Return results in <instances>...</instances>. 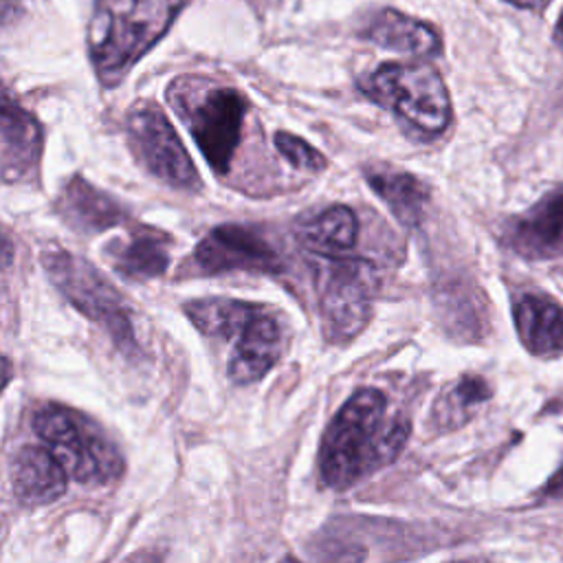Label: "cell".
I'll return each instance as SVG.
<instances>
[{
  "label": "cell",
  "mask_w": 563,
  "mask_h": 563,
  "mask_svg": "<svg viewBox=\"0 0 563 563\" xmlns=\"http://www.w3.org/2000/svg\"><path fill=\"white\" fill-rule=\"evenodd\" d=\"M409 435V420L387 413L383 391L358 389L325 427L319 446V471L330 488L343 490L389 464Z\"/></svg>",
  "instance_id": "cell-1"
},
{
  "label": "cell",
  "mask_w": 563,
  "mask_h": 563,
  "mask_svg": "<svg viewBox=\"0 0 563 563\" xmlns=\"http://www.w3.org/2000/svg\"><path fill=\"white\" fill-rule=\"evenodd\" d=\"M187 0H99L88 51L99 79L117 84L172 26Z\"/></svg>",
  "instance_id": "cell-2"
},
{
  "label": "cell",
  "mask_w": 563,
  "mask_h": 563,
  "mask_svg": "<svg viewBox=\"0 0 563 563\" xmlns=\"http://www.w3.org/2000/svg\"><path fill=\"white\" fill-rule=\"evenodd\" d=\"M33 429L59 457L75 482L103 486L123 475L125 462L117 444L79 411L62 405H46L35 411Z\"/></svg>",
  "instance_id": "cell-3"
},
{
  "label": "cell",
  "mask_w": 563,
  "mask_h": 563,
  "mask_svg": "<svg viewBox=\"0 0 563 563\" xmlns=\"http://www.w3.org/2000/svg\"><path fill=\"white\" fill-rule=\"evenodd\" d=\"M358 88L424 134H440L451 123L449 90L431 66L387 62L363 75Z\"/></svg>",
  "instance_id": "cell-4"
},
{
  "label": "cell",
  "mask_w": 563,
  "mask_h": 563,
  "mask_svg": "<svg viewBox=\"0 0 563 563\" xmlns=\"http://www.w3.org/2000/svg\"><path fill=\"white\" fill-rule=\"evenodd\" d=\"M42 266L53 286L79 312L108 328L121 350L136 345L123 297L90 262L53 246L42 253Z\"/></svg>",
  "instance_id": "cell-5"
},
{
  "label": "cell",
  "mask_w": 563,
  "mask_h": 563,
  "mask_svg": "<svg viewBox=\"0 0 563 563\" xmlns=\"http://www.w3.org/2000/svg\"><path fill=\"white\" fill-rule=\"evenodd\" d=\"M176 103L209 167L224 176L242 141L246 99L235 88L207 86L180 92Z\"/></svg>",
  "instance_id": "cell-6"
},
{
  "label": "cell",
  "mask_w": 563,
  "mask_h": 563,
  "mask_svg": "<svg viewBox=\"0 0 563 563\" xmlns=\"http://www.w3.org/2000/svg\"><path fill=\"white\" fill-rule=\"evenodd\" d=\"M374 282V271L363 260L334 257L325 268L319 290V321L330 343H345L367 325Z\"/></svg>",
  "instance_id": "cell-7"
},
{
  "label": "cell",
  "mask_w": 563,
  "mask_h": 563,
  "mask_svg": "<svg viewBox=\"0 0 563 563\" xmlns=\"http://www.w3.org/2000/svg\"><path fill=\"white\" fill-rule=\"evenodd\" d=\"M125 134L143 167L176 189H198L200 178L167 114L152 101H139L128 110Z\"/></svg>",
  "instance_id": "cell-8"
},
{
  "label": "cell",
  "mask_w": 563,
  "mask_h": 563,
  "mask_svg": "<svg viewBox=\"0 0 563 563\" xmlns=\"http://www.w3.org/2000/svg\"><path fill=\"white\" fill-rule=\"evenodd\" d=\"M196 264L207 273L249 271L277 273L282 268L279 255L253 229L242 224H222L211 229L196 246Z\"/></svg>",
  "instance_id": "cell-9"
},
{
  "label": "cell",
  "mask_w": 563,
  "mask_h": 563,
  "mask_svg": "<svg viewBox=\"0 0 563 563\" xmlns=\"http://www.w3.org/2000/svg\"><path fill=\"white\" fill-rule=\"evenodd\" d=\"M523 257H554L563 251V185L543 194L526 213L517 216L504 235Z\"/></svg>",
  "instance_id": "cell-10"
},
{
  "label": "cell",
  "mask_w": 563,
  "mask_h": 563,
  "mask_svg": "<svg viewBox=\"0 0 563 563\" xmlns=\"http://www.w3.org/2000/svg\"><path fill=\"white\" fill-rule=\"evenodd\" d=\"M13 495L24 506H46L59 499L68 484V471L44 444H26L11 460Z\"/></svg>",
  "instance_id": "cell-11"
},
{
  "label": "cell",
  "mask_w": 563,
  "mask_h": 563,
  "mask_svg": "<svg viewBox=\"0 0 563 563\" xmlns=\"http://www.w3.org/2000/svg\"><path fill=\"white\" fill-rule=\"evenodd\" d=\"M279 356H282L279 323L257 306V310L240 332L238 343L231 352L229 376L235 385L255 383L273 369Z\"/></svg>",
  "instance_id": "cell-12"
},
{
  "label": "cell",
  "mask_w": 563,
  "mask_h": 563,
  "mask_svg": "<svg viewBox=\"0 0 563 563\" xmlns=\"http://www.w3.org/2000/svg\"><path fill=\"white\" fill-rule=\"evenodd\" d=\"M0 139H2V176L7 183L26 176L42 150V128L37 119L4 92L0 108Z\"/></svg>",
  "instance_id": "cell-13"
},
{
  "label": "cell",
  "mask_w": 563,
  "mask_h": 563,
  "mask_svg": "<svg viewBox=\"0 0 563 563\" xmlns=\"http://www.w3.org/2000/svg\"><path fill=\"white\" fill-rule=\"evenodd\" d=\"M361 35L380 48L413 57L438 55L442 48L440 35L431 24L405 15L396 9L376 11L361 29Z\"/></svg>",
  "instance_id": "cell-14"
},
{
  "label": "cell",
  "mask_w": 563,
  "mask_h": 563,
  "mask_svg": "<svg viewBox=\"0 0 563 563\" xmlns=\"http://www.w3.org/2000/svg\"><path fill=\"white\" fill-rule=\"evenodd\" d=\"M55 209L62 220L79 233H99L123 220V209L81 176H73L64 185Z\"/></svg>",
  "instance_id": "cell-15"
},
{
  "label": "cell",
  "mask_w": 563,
  "mask_h": 563,
  "mask_svg": "<svg viewBox=\"0 0 563 563\" xmlns=\"http://www.w3.org/2000/svg\"><path fill=\"white\" fill-rule=\"evenodd\" d=\"M515 325L523 347L534 356L563 354V306L541 297L526 295L515 306Z\"/></svg>",
  "instance_id": "cell-16"
},
{
  "label": "cell",
  "mask_w": 563,
  "mask_h": 563,
  "mask_svg": "<svg viewBox=\"0 0 563 563\" xmlns=\"http://www.w3.org/2000/svg\"><path fill=\"white\" fill-rule=\"evenodd\" d=\"M112 266L132 282H145L165 273L169 264V240L167 235L139 229L125 242L110 249Z\"/></svg>",
  "instance_id": "cell-17"
},
{
  "label": "cell",
  "mask_w": 563,
  "mask_h": 563,
  "mask_svg": "<svg viewBox=\"0 0 563 563\" xmlns=\"http://www.w3.org/2000/svg\"><path fill=\"white\" fill-rule=\"evenodd\" d=\"M358 240V218L345 205L321 211L301 229V242L317 255L345 257Z\"/></svg>",
  "instance_id": "cell-18"
},
{
  "label": "cell",
  "mask_w": 563,
  "mask_h": 563,
  "mask_svg": "<svg viewBox=\"0 0 563 563\" xmlns=\"http://www.w3.org/2000/svg\"><path fill=\"white\" fill-rule=\"evenodd\" d=\"M365 180L400 222L416 224L420 220L422 209L429 200V189L420 178L409 172H396L387 167L367 169Z\"/></svg>",
  "instance_id": "cell-19"
},
{
  "label": "cell",
  "mask_w": 563,
  "mask_h": 563,
  "mask_svg": "<svg viewBox=\"0 0 563 563\" xmlns=\"http://www.w3.org/2000/svg\"><path fill=\"white\" fill-rule=\"evenodd\" d=\"M257 306L224 299V297H207L185 303V314L189 321L207 336L213 339H235L253 317Z\"/></svg>",
  "instance_id": "cell-20"
},
{
  "label": "cell",
  "mask_w": 563,
  "mask_h": 563,
  "mask_svg": "<svg viewBox=\"0 0 563 563\" xmlns=\"http://www.w3.org/2000/svg\"><path fill=\"white\" fill-rule=\"evenodd\" d=\"M488 398L490 387L482 376H462L435 400L433 422L438 429L462 427Z\"/></svg>",
  "instance_id": "cell-21"
},
{
  "label": "cell",
  "mask_w": 563,
  "mask_h": 563,
  "mask_svg": "<svg viewBox=\"0 0 563 563\" xmlns=\"http://www.w3.org/2000/svg\"><path fill=\"white\" fill-rule=\"evenodd\" d=\"M275 147L290 165H295L299 169L321 172L325 167V156L297 134H290L284 130L275 132Z\"/></svg>",
  "instance_id": "cell-22"
},
{
  "label": "cell",
  "mask_w": 563,
  "mask_h": 563,
  "mask_svg": "<svg viewBox=\"0 0 563 563\" xmlns=\"http://www.w3.org/2000/svg\"><path fill=\"white\" fill-rule=\"evenodd\" d=\"M541 497H548V499H561L563 497V462H561V468L543 486Z\"/></svg>",
  "instance_id": "cell-23"
},
{
  "label": "cell",
  "mask_w": 563,
  "mask_h": 563,
  "mask_svg": "<svg viewBox=\"0 0 563 563\" xmlns=\"http://www.w3.org/2000/svg\"><path fill=\"white\" fill-rule=\"evenodd\" d=\"M508 2H512L517 7H526V9H532V7L541 4V0H508Z\"/></svg>",
  "instance_id": "cell-24"
},
{
  "label": "cell",
  "mask_w": 563,
  "mask_h": 563,
  "mask_svg": "<svg viewBox=\"0 0 563 563\" xmlns=\"http://www.w3.org/2000/svg\"><path fill=\"white\" fill-rule=\"evenodd\" d=\"M556 37L563 42V15H561V20H559V24H556Z\"/></svg>",
  "instance_id": "cell-25"
},
{
  "label": "cell",
  "mask_w": 563,
  "mask_h": 563,
  "mask_svg": "<svg viewBox=\"0 0 563 563\" xmlns=\"http://www.w3.org/2000/svg\"><path fill=\"white\" fill-rule=\"evenodd\" d=\"M282 563H299V561H295V559H290V556H288V559H284Z\"/></svg>",
  "instance_id": "cell-26"
},
{
  "label": "cell",
  "mask_w": 563,
  "mask_h": 563,
  "mask_svg": "<svg viewBox=\"0 0 563 563\" xmlns=\"http://www.w3.org/2000/svg\"><path fill=\"white\" fill-rule=\"evenodd\" d=\"M453 563H479V561H453Z\"/></svg>",
  "instance_id": "cell-27"
},
{
  "label": "cell",
  "mask_w": 563,
  "mask_h": 563,
  "mask_svg": "<svg viewBox=\"0 0 563 563\" xmlns=\"http://www.w3.org/2000/svg\"><path fill=\"white\" fill-rule=\"evenodd\" d=\"M260 2H268V0H260Z\"/></svg>",
  "instance_id": "cell-28"
}]
</instances>
